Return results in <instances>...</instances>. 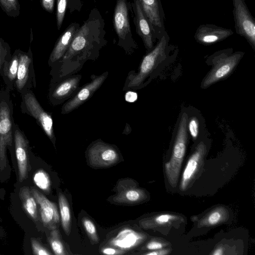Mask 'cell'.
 Instances as JSON below:
<instances>
[{
	"instance_id": "6da1fadb",
	"label": "cell",
	"mask_w": 255,
	"mask_h": 255,
	"mask_svg": "<svg viewBox=\"0 0 255 255\" xmlns=\"http://www.w3.org/2000/svg\"><path fill=\"white\" fill-rule=\"evenodd\" d=\"M105 26L102 15L97 8H93L59 61V77L77 72L86 61L98 57L100 50L107 43Z\"/></svg>"
},
{
	"instance_id": "7a4b0ae2",
	"label": "cell",
	"mask_w": 255,
	"mask_h": 255,
	"mask_svg": "<svg viewBox=\"0 0 255 255\" xmlns=\"http://www.w3.org/2000/svg\"><path fill=\"white\" fill-rule=\"evenodd\" d=\"M169 36L165 30L155 46L143 58L137 73H129L125 82L124 90L136 89L141 87L143 82L163 61L169 47Z\"/></svg>"
},
{
	"instance_id": "3957f363",
	"label": "cell",
	"mask_w": 255,
	"mask_h": 255,
	"mask_svg": "<svg viewBox=\"0 0 255 255\" xmlns=\"http://www.w3.org/2000/svg\"><path fill=\"white\" fill-rule=\"evenodd\" d=\"M188 115L183 113L178 125L170 160L165 164L167 180L172 187L177 185L181 165L185 155L188 139Z\"/></svg>"
},
{
	"instance_id": "277c9868",
	"label": "cell",
	"mask_w": 255,
	"mask_h": 255,
	"mask_svg": "<svg viewBox=\"0 0 255 255\" xmlns=\"http://www.w3.org/2000/svg\"><path fill=\"white\" fill-rule=\"evenodd\" d=\"M113 25L118 36V45L127 52L137 48L132 37L127 0H117L113 14Z\"/></svg>"
},
{
	"instance_id": "5b68a950",
	"label": "cell",
	"mask_w": 255,
	"mask_h": 255,
	"mask_svg": "<svg viewBox=\"0 0 255 255\" xmlns=\"http://www.w3.org/2000/svg\"><path fill=\"white\" fill-rule=\"evenodd\" d=\"M243 55V52L232 53L231 49L217 53L214 57L215 65L203 80L202 87L206 88L229 76Z\"/></svg>"
},
{
	"instance_id": "8992f818",
	"label": "cell",
	"mask_w": 255,
	"mask_h": 255,
	"mask_svg": "<svg viewBox=\"0 0 255 255\" xmlns=\"http://www.w3.org/2000/svg\"><path fill=\"white\" fill-rule=\"evenodd\" d=\"M0 97V168L3 170L6 166V149L12 146L13 140L12 106L9 97Z\"/></svg>"
},
{
	"instance_id": "52a82bcc",
	"label": "cell",
	"mask_w": 255,
	"mask_h": 255,
	"mask_svg": "<svg viewBox=\"0 0 255 255\" xmlns=\"http://www.w3.org/2000/svg\"><path fill=\"white\" fill-rule=\"evenodd\" d=\"M235 28L255 50V21L245 0H232Z\"/></svg>"
},
{
	"instance_id": "ba28073f",
	"label": "cell",
	"mask_w": 255,
	"mask_h": 255,
	"mask_svg": "<svg viewBox=\"0 0 255 255\" xmlns=\"http://www.w3.org/2000/svg\"><path fill=\"white\" fill-rule=\"evenodd\" d=\"M120 158L116 148L102 141L94 142L88 150L89 162L94 167L112 166L119 161Z\"/></svg>"
},
{
	"instance_id": "9c48e42d",
	"label": "cell",
	"mask_w": 255,
	"mask_h": 255,
	"mask_svg": "<svg viewBox=\"0 0 255 255\" xmlns=\"http://www.w3.org/2000/svg\"><path fill=\"white\" fill-rule=\"evenodd\" d=\"M134 12L133 21L136 33L141 38L144 46L149 52L154 47L158 38L151 23L143 12L138 0H133L131 4Z\"/></svg>"
},
{
	"instance_id": "30bf717a",
	"label": "cell",
	"mask_w": 255,
	"mask_h": 255,
	"mask_svg": "<svg viewBox=\"0 0 255 255\" xmlns=\"http://www.w3.org/2000/svg\"><path fill=\"white\" fill-rule=\"evenodd\" d=\"M23 99L28 114L36 120L48 137L53 140L55 136L51 116L43 110L32 93L27 92L24 94Z\"/></svg>"
},
{
	"instance_id": "8fae6325",
	"label": "cell",
	"mask_w": 255,
	"mask_h": 255,
	"mask_svg": "<svg viewBox=\"0 0 255 255\" xmlns=\"http://www.w3.org/2000/svg\"><path fill=\"white\" fill-rule=\"evenodd\" d=\"M108 73L92 78V81L78 90L74 97L66 103L62 109V114H68L88 100L94 93L102 86L106 80Z\"/></svg>"
},
{
	"instance_id": "7c38bea8",
	"label": "cell",
	"mask_w": 255,
	"mask_h": 255,
	"mask_svg": "<svg viewBox=\"0 0 255 255\" xmlns=\"http://www.w3.org/2000/svg\"><path fill=\"white\" fill-rule=\"evenodd\" d=\"M117 189V194L113 199L116 203L133 204L141 202L146 197L144 191L138 188L136 183L131 179L120 180Z\"/></svg>"
},
{
	"instance_id": "4fadbf2b",
	"label": "cell",
	"mask_w": 255,
	"mask_h": 255,
	"mask_svg": "<svg viewBox=\"0 0 255 255\" xmlns=\"http://www.w3.org/2000/svg\"><path fill=\"white\" fill-rule=\"evenodd\" d=\"M233 34L231 29L212 24H203L197 28L194 38L201 44L209 45L222 41Z\"/></svg>"
},
{
	"instance_id": "5bb4252c",
	"label": "cell",
	"mask_w": 255,
	"mask_h": 255,
	"mask_svg": "<svg viewBox=\"0 0 255 255\" xmlns=\"http://www.w3.org/2000/svg\"><path fill=\"white\" fill-rule=\"evenodd\" d=\"M141 8L151 23L158 40L165 28V14L160 0H138Z\"/></svg>"
},
{
	"instance_id": "9a60e30c",
	"label": "cell",
	"mask_w": 255,
	"mask_h": 255,
	"mask_svg": "<svg viewBox=\"0 0 255 255\" xmlns=\"http://www.w3.org/2000/svg\"><path fill=\"white\" fill-rule=\"evenodd\" d=\"M31 192L39 206L41 220L44 225L50 230L57 229L60 217L56 205L34 188Z\"/></svg>"
},
{
	"instance_id": "2e32d148",
	"label": "cell",
	"mask_w": 255,
	"mask_h": 255,
	"mask_svg": "<svg viewBox=\"0 0 255 255\" xmlns=\"http://www.w3.org/2000/svg\"><path fill=\"white\" fill-rule=\"evenodd\" d=\"M207 151L206 146L201 141L190 157L182 174L180 188L184 191L195 177L203 162Z\"/></svg>"
},
{
	"instance_id": "e0dca14e",
	"label": "cell",
	"mask_w": 255,
	"mask_h": 255,
	"mask_svg": "<svg viewBox=\"0 0 255 255\" xmlns=\"http://www.w3.org/2000/svg\"><path fill=\"white\" fill-rule=\"evenodd\" d=\"M13 137L18 170V179L21 182L26 178L28 172V141L16 126H14Z\"/></svg>"
},
{
	"instance_id": "ac0fdd59",
	"label": "cell",
	"mask_w": 255,
	"mask_h": 255,
	"mask_svg": "<svg viewBox=\"0 0 255 255\" xmlns=\"http://www.w3.org/2000/svg\"><path fill=\"white\" fill-rule=\"evenodd\" d=\"M80 26L76 22L72 23L57 40L49 59L52 65L59 61L68 49L72 40Z\"/></svg>"
},
{
	"instance_id": "d6986e66",
	"label": "cell",
	"mask_w": 255,
	"mask_h": 255,
	"mask_svg": "<svg viewBox=\"0 0 255 255\" xmlns=\"http://www.w3.org/2000/svg\"><path fill=\"white\" fill-rule=\"evenodd\" d=\"M81 75L68 77L59 83L50 93V100L54 104H59L73 95L79 87Z\"/></svg>"
},
{
	"instance_id": "ffe728a7",
	"label": "cell",
	"mask_w": 255,
	"mask_h": 255,
	"mask_svg": "<svg viewBox=\"0 0 255 255\" xmlns=\"http://www.w3.org/2000/svg\"><path fill=\"white\" fill-rule=\"evenodd\" d=\"M144 239V236L130 229L121 231L113 239L110 245L113 247L124 251L129 250L141 243Z\"/></svg>"
},
{
	"instance_id": "44dd1931",
	"label": "cell",
	"mask_w": 255,
	"mask_h": 255,
	"mask_svg": "<svg viewBox=\"0 0 255 255\" xmlns=\"http://www.w3.org/2000/svg\"><path fill=\"white\" fill-rule=\"evenodd\" d=\"M28 53L20 50L19 63L15 80V86L19 92L23 90L29 75V68L32 63V54L29 48Z\"/></svg>"
},
{
	"instance_id": "7402d4cb",
	"label": "cell",
	"mask_w": 255,
	"mask_h": 255,
	"mask_svg": "<svg viewBox=\"0 0 255 255\" xmlns=\"http://www.w3.org/2000/svg\"><path fill=\"white\" fill-rule=\"evenodd\" d=\"M20 50H16L5 61L1 71V75L3 80L9 88H12L17 75L19 63V54Z\"/></svg>"
},
{
	"instance_id": "603a6c76",
	"label": "cell",
	"mask_w": 255,
	"mask_h": 255,
	"mask_svg": "<svg viewBox=\"0 0 255 255\" xmlns=\"http://www.w3.org/2000/svg\"><path fill=\"white\" fill-rule=\"evenodd\" d=\"M229 213L227 209L222 206L214 208L198 222V227H211L225 222L228 220Z\"/></svg>"
},
{
	"instance_id": "cb8c5ba5",
	"label": "cell",
	"mask_w": 255,
	"mask_h": 255,
	"mask_svg": "<svg viewBox=\"0 0 255 255\" xmlns=\"http://www.w3.org/2000/svg\"><path fill=\"white\" fill-rule=\"evenodd\" d=\"M180 219V217L171 214H162L139 221L140 227L144 229L166 226Z\"/></svg>"
},
{
	"instance_id": "d4e9b609",
	"label": "cell",
	"mask_w": 255,
	"mask_h": 255,
	"mask_svg": "<svg viewBox=\"0 0 255 255\" xmlns=\"http://www.w3.org/2000/svg\"><path fill=\"white\" fill-rule=\"evenodd\" d=\"M19 196L21 201L23 209L26 214L32 219H37V202L28 187H22L19 192Z\"/></svg>"
},
{
	"instance_id": "484cf974",
	"label": "cell",
	"mask_w": 255,
	"mask_h": 255,
	"mask_svg": "<svg viewBox=\"0 0 255 255\" xmlns=\"http://www.w3.org/2000/svg\"><path fill=\"white\" fill-rule=\"evenodd\" d=\"M58 200L62 226L65 233L68 236L70 233L71 228V218L69 206L66 198L62 193L59 194Z\"/></svg>"
},
{
	"instance_id": "4316f807",
	"label": "cell",
	"mask_w": 255,
	"mask_h": 255,
	"mask_svg": "<svg viewBox=\"0 0 255 255\" xmlns=\"http://www.w3.org/2000/svg\"><path fill=\"white\" fill-rule=\"evenodd\" d=\"M48 239L51 249L55 255H65L66 254L58 229H55L51 230Z\"/></svg>"
},
{
	"instance_id": "83f0119b",
	"label": "cell",
	"mask_w": 255,
	"mask_h": 255,
	"mask_svg": "<svg viewBox=\"0 0 255 255\" xmlns=\"http://www.w3.org/2000/svg\"><path fill=\"white\" fill-rule=\"evenodd\" d=\"M0 6L9 16L16 17L20 14V4L18 0H0Z\"/></svg>"
},
{
	"instance_id": "f1b7e54d",
	"label": "cell",
	"mask_w": 255,
	"mask_h": 255,
	"mask_svg": "<svg viewBox=\"0 0 255 255\" xmlns=\"http://www.w3.org/2000/svg\"><path fill=\"white\" fill-rule=\"evenodd\" d=\"M33 180L37 186L41 189L45 191H49L50 181L48 174L44 171H37L34 175Z\"/></svg>"
},
{
	"instance_id": "f546056e",
	"label": "cell",
	"mask_w": 255,
	"mask_h": 255,
	"mask_svg": "<svg viewBox=\"0 0 255 255\" xmlns=\"http://www.w3.org/2000/svg\"><path fill=\"white\" fill-rule=\"evenodd\" d=\"M68 0H57L56 9V23L58 30L62 26L66 10V6Z\"/></svg>"
},
{
	"instance_id": "4dcf8cb0",
	"label": "cell",
	"mask_w": 255,
	"mask_h": 255,
	"mask_svg": "<svg viewBox=\"0 0 255 255\" xmlns=\"http://www.w3.org/2000/svg\"><path fill=\"white\" fill-rule=\"evenodd\" d=\"M84 227L89 237L94 242H98L99 237L95 225L92 221L87 217L82 220Z\"/></svg>"
},
{
	"instance_id": "1f68e13d",
	"label": "cell",
	"mask_w": 255,
	"mask_h": 255,
	"mask_svg": "<svg viewBox=\"0 0 255 255\" xmlns=\"http://www.w3.org/2000/svg\"><path fill=\"white\" fill-rule=\"evenodd\" d=\"M10 56L9 45L2 38H0V75L5 61Z\"/></svg>"
},
{
	"instance_id": "d6a6232c",
	"label": "cell",
	"mask_w": 255,
	"mask_h": 255,
	"mask_svg": "<svg viewBox=\"0 0 255 255\" xmlns=\"http://www.w3.org/2000/svg\"><path fill=\"white\" fill-rule=\"evenodd\" d=\"M31 245L33 253L37 255H50L51 253L45 248L38 241L31 239Z\"/></svg>"
},
{
	"instance_id": "836d02e7",
	"label": "cell",
	"mask_w": 255,
	"mask_h": 255,
	"mask_svg": "<svg viewBox=\"0 0 255 255\" xmlns=\"http://www.w3.org/2000/svg\"><path fill=\"white\" fill-rule=\"evenodd\" d=\"M189 132L193 139H196L199 133V122L196 117H192L188 123Z\"/></svg>"
},
{
	"instance_id": "e575fe53",
	"label": "cell",
	"mask_w": 255,
	"mask_h": 255,
	"mask_svg": "<svg viewBox=\"0 0 255 255\" xmlns=\"http://www.w3.org/2000/svg\"><path fill=\"white\" fill-rule=\"evenodd\" d=\"M166 244L164 243L157 241L155 240H152L150 241L146 246V248L149 250H157L162 249L165 246Z\"/></svg>"
},
{
	"instance_id": "d590c367",
	"label": "cell",
	"mask_w": 255,
	"mask_h": 255,
	"mask_svg": "<svg viewBox=\"0 0 255 255\" xmlns=\"http://www.w3.org/2000/svg\"><path fill=\"white\" fill-rule=\"evenodd\" d=\"M41 4L46 11L52 13L53 11L55 0H40Z\"/></svg>"
},
{
	"instance_id": "8d00e7d4",
	"label": "cell",
	"mask_w": 255,
	"mask_h": 255,
	"mask_svg": "<svg viewBox=\"0 0 255 255\" xmlns=\"http://www.w3.org/2000/svg\"><path fill=\"white\" fill-rule=\"evenodd\" d=\"M102 252L106 255H120L124 254L123 251L114 247L105 248L102 250Z\"/></svg>"
},
{
	"instance_id": "74e56055",
	"label": "cell",
	"mask_w": 255,
	"mask_h": 255,
	"mask_svg": "<svg viewBox=\"0 0 255 255\" xmlns=\"http://www.w3.org/2000/svg\"><path fill=\"white\" fill-rule=\"evenodd\" d=\"M170 251L167 249H159L145 253L146 255H165L169 253Z\"/></svg>"
},
{
	"instance_id": "f35d334b",
	"label": "cell",
	"mask_w": 255,
	"mask_h": 255,
	"mask_svg": "<svg viewBox=\"0 0 255 255\" xmlns=\"http://www.w3.org/2000/svg\"><path fill=\"white\" fill-rule=\"evenodd\" d=\"M137 95L136 93L129 92L127 93L126 96V99L127 101L132 102L136 99Z\"/></svg>"
},
{
	"instance_id": "ab89813d",
	"label": "cell",
	"mask_w": 255,
	"mask_h": 255,
	"mask_svg": "<svg viewBox=\"0 0 255 255\" xmlns=\"http://www.w3.org/2000/svg\"><path fill=\"white\" fill-rule=\"evenodd\" d=\"M223 249L222 247L216 248L213 253H211L213 255H222L224 254Z\"/></svg>"
},
{
	"instance_id": "60d3db41",
	"label": "cell",
	"mask_w": 255,
	"mask_h": 255,
	"mask_svg": "<svg viewBox=\"0 0 255 255\" xmlns=\"http://www.w3.org/2000/svg\"></svg>"
}]
</instances>
